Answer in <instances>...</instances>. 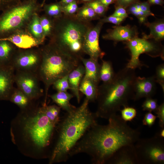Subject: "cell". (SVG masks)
<instances>
[{
  "label": "cell",
  "mask_w": 164,
  "mask_h": 164,
  "mask_svg": "<svg viewBox=\"0 0 164 164\" xmlns=\"http://www.w3.org/2000/svg\"><path fill=\"white\" fill-rule=\"evenodd\" d=\"M108 120L107 125L97 123L90 128L72 150L70 157L84 153L89 156L92 164H106L119 149L134 144L140 138L139 128L130 127L121 116L115 114Z\"/></svg>",
  "instance_id": "6da1fadb"
},
{
  "label": "cell",
  "mask_w": 164,
  "mask_h": 164,
  "mask_svg": "<svg viewBox=\"0 0 164 164\" xmlns=\"http://www.w3.org/2000/svg\"><path fill=\"white\" fill-rule=\"evenodd\" d=\"M21 110L11 124L12 141L23 155L36 159L49 158L56 128L43 106Z\"/></svg>",
  "instance_id": "7a4b0ae2"
},
{
  "label": "cell",
  "mask_w": 164,
  "mask_h": 164,
  "mask_svg": "<svg viewBox=\"0 0 164 164\" xmlns=\"http://www.w3.org/2000/svg\"><path fill=\"white\" fill-rule=\"evenodd\" d=\"M86 98L82 103L66 112L56 126L49 163L65 162L77 143L92 126L97 123L96 113L89 109Z\"/></svg>",
  "instance_id": "3957f363"
},
{
  "label": "cell",
  "mask_w": 164,
  "mask_h": 164,
  "mask_svg": "<svg viewBox=\"0 0 164 164\" xmlns=\"http://www.w3.org/2000/svg\"><path fill=\"white\" fill-rule=\"evenodd\" d=\"M136 77L135 70L126 67L115 73L111 81L98 86L95 112L98 118L108 120L121 107L128 106V101L133 99Z\"/></svg>",
  "instance_id": "277c9868"
},
{
  "label": "cell",
  "mask_w": 164,
  "mask_h": 164,
  "mask_svg": "<svg viewBox=\"0 0 164 164\" xmlns=\"http://www.w3.org/2000/svg\"><path fill=\"white\" fill-rule=\"evenodd\" d=\"M40 49L41 59L37 73L44 86L43 104H46L50 86L56 80L68 75L79 65L80 60L50 42Z\"/></svg>",
  "instance_id": "5b68a950"
},
{
  "label": "cell",
  "mask_w": 164,
  "mask_h": 164,
  "mask_svg": "<svg viewBox=\"0 0 164 164\" xmlns=\"http://www.w3.org/2000/svg\"><path fill=\"white\" fill-rule=\"evenodd\" d=\"M92 27L89 22L82 21L75 14H63L53 19V28L50 42L80 58L83 53L82 45L85 35Z\"/></svg>",
  "instance_id": "8992f818"
},
{
  "label": "cell",
  "mask_w": 164,
  "mask_h": 164,
  "mask_svg": "<svg viewBox=\"0 0 164 164\" xmlns=\"http://www.w3.org/2000/svg\"><path fill=\"white\" fill-rule=\"evenodd\" d=\"M41 8L38 0H22L3 11L0 14V39L26 29Z\"/></svg>",
  "instance_id": "52a82bcc"
},
{
  "label": "cell",
  "mask_w": 164,
  "mask_h": 164,
  "mask_svg": "<svg viewBox=\"0 0 164 164\" xmlns=\"http://www.w3.org/2000/svg\"><path fill=\"white\" fill-rule=\"evenodd\" d=\"M138 164H164V139L156 133L139 138L134 144Z\"/></svg>",
  "instance_id": "ba28073f"
},
{
  "label": "cell",
  "mask_w": 164,
  "mask_h": 164,
  "mask_svg": "<svg viewBox=\"0 0 164 164\" xmlns=\"http://www.w3.org/2000/svg\"><path fill=\"white\" fill-rule=\"evenodd\" d=\"M33 48L17 49L10 64L15 71L37 73L41 61V52L40 49Z\"/></svg>",
  "instance_id": "9c48e42d"
},
{
  "label": "cell",
  "mask_w": 164,
  "mask_h": 164,
  "mask_svg": "<svg viewBox=\"0 0 164 164\" xmlns=\"http://www.w3.org/2000/svg\"><path fill=\"white\" fill-rule=\"evenodd\" d=\"M38 74L30 72L16 71L15 83L17 88L32 101L39 98L43 94Z\"/></svg>",
  "instance_id": "30bf717a"
},
{
  "label": "cell",
  "mask_w": 164,
  "mask_h": 164,
  "mask_svg": "<svg viewBox=\"0 0 164 164\" xmlns=\"http://www.w3.org/2000/svg\"><path fill=\"white\" fill-rule=\"evenodd\" d=\"M127 45L131 52V57L126 67L134 70L137 68L140 69L144 65L139 59L141 54L152 53L157 50L154 44L144 38H134L128 41Z\"/></svg>",
  "instance_id": "8fae6325"
},
{
  "label": "cell",
  "mask_w": 164,
  "mask_h": 164,
  "mask_svg": "<svg viewBox=\"0 0 164 164\" xmlns=\"http://www.w3.org/2000/svg\"><path fill=\"white\" fill-rule=\"evenodd\" d=\"M100 21L94 27H91L86 33L82 45L84 53L88 55L90 58L98 60L102 59L105 55L100 47L99 38L103 24Z\"/></svg>",
  "instance_id": "7c38bea8"
},
{
  "label": "cell",
  "mask_w": 164,
  "mask_h": 164,
  "mask_svg": "<svg viewBox=\"0 0 164 164\" xmlns=\"http://www.w3.org/2000/svg\"><path fill=\"white\" fill-rule=\"evenodd\" d=\"M156 83L155 76L148 77H137L134 84L133 100L136 101L143 98L152 97L155 93Z\"/></svg>",
  "instance_id": "4fadbf2b"
},
{
  "label": "cell",
  "mask_w": 164,
  "mask_h": 164,
  "mask_svg": "<svg viewBox=\"0 0 164 164\" xmlns=\"http://www.w3.org/2000/svg\"><path fill=\"white\" fill-rule=\"evenodd\" d=\"M0 40L9 41L21 49L36 47L43 43L34 37L27 28L17 31L8 37L0 39Z\"/></svg>",
  "instance_id": "5bb4252c"
},
{
  "label": "cell",
  "mask_w": 164,
  "mask_h": 164,
  "mask_svg": "<svg viewBox=\"0 0 164 164\" xmlns=\"http://www.w3.org/2000/svg\"><path fill=\"white\" fill-rule=\"evenodd\" d=\"M15 70L10 65L0 66V100H9L13 90Z\"/></svg>",
  "instance_id": "9a60e30c"
},
{
  "label": "cell",
  "mask_w": 164,
  "mask_h": 164,
  "mask_svg": "<svg viewBox=\"0 0 164 164\" xmlns=\"http://www.w3.org/2000/svg\"><path fill=\"white\" fill-rule=\"evenodd\" d=\"M106 164H138L134 144L126 145L120 148Z\"/></svg>",
  "instance_id": "2e32d148"
},
{
  "label": "cell",
  "mask_w": 164,
  "mask_h": 164,
  "mask_svg": "<svg viewBox=\"0 0 164 164\" xmlns=\"http://www.w3.org/2000/svg\"><path fill=\"white\" fill-rule=\"evenodd\" d=\"M84 73L85 69L84 65L79 64L68 75V80L70 90L74 96L76 97L78 103H79L80 101L79 86L84 76Z\"/></svg>",
  "instance_id": "e0dca14e"
},
{
  "label": "cell",
  "mask_w": 164,
  "mask_h": 164,
  "mask_svg": "<svg viewBox=\"0 0 164 164\" xmlns=\"http://www.w3.org/2000/svg\"><path fill=\"white\" fill-rule=\"evenodd\" d=\"M135 30L128 26H117L104 35L106 39L116 41H129L136 37Z\"/></svg>",
  "instance_id": "ac0fdd59"
},
{
  "label": "cell",
  "mask_w": 164,
  "mask_h": 164,
  "mask_svg": "<svg viewBox=\"0 0 164 164\" xmlns=\"http://www.w3.org/2000/svg\"><path fill=\"white\" fill-rule=\"evenodd\" d=\"M84 65L85 73L84 77L89 78L98 85L100 81L99 72L100 64L98 60L91 58L85 59L80 56V58Z\"/></svg>",
  "instance_id": "d6986e66"
},
{
  "label": "cell",
  "mask_w": 164,
  "mask_h": 164,
  "mask_svg": "<svg viewBox=\"0 0 164 164\" xmlns=\"http://www.w3.org/2000/svg\"><path fill=\"white\" fill-rule=\"evenodd\" d=\"M17 48L9 41L0 40V66L10 65Z\"/></svg>",
  "instance_id": "ffe728a7"
},
{
  "label": "cell",
  "mask_w": 164,
  "mask_h": 164,
  "mask_svg": "<svg viewBox=\"0 0 164 164\" xmlns=\"http://www.w3.org/2000/svg\"><path fill=\"white\" fill-rule=\"evenodd\" d=\"M98 85L91 79L83 78L80 83L79 90L84 95L89 102L96 101L98 90Z\"/></svg>",
  "instance_id": "44dd1931"
},
{
  "label": "cell",
  "mask_w": 164,
  "mask_h": 164,
  "mask_svg": "<svg viewBox=\"0 0 164 164\" xmlns=\"http://www.w3.org/2000/svg\"><path fill=\"white\" fill-rule=\"evenodd\" d=\"M49 97L53 102L66 112L71 111L76 107L70 103V100L74 97L73 95L67 91L57 92Z\"/></svg>",
  "instance_id": "7402d4cb"
},
{
  "label": "cell",
  "mask_w": 164,
  "mask_h": 164,
  "mask_svg": "<svg viewBox=\"0 0 164 164\" xmlns=\"http://www.w3.org/2000/svg\"><path fill=\"white\" fill-rule=\"evenodd\" d=\"M9 100L17 105L21 110L26 109L32 104L33 101L17 88L14 87Z\"/></svg>",
  "instance_id": "603a6c76"
},
{
  "label": "cell",
  "mask_w": 164,
  "mask_h": 164,
  "mask_svg": "<svg viewBox=\"0 0 164 164\" xmlns=\"http://www.w3.org/2000/svg\"><path fill=\"white\" fill-rule=\"evenodd\" d=\"M30 34L35 38L44 42L45 39L37 13L34 14L26 28Z\"/></svg>",
  "instance_id": "cb8c5ba5"
},
{
  "label": "cell",
  "mask_w": 164,
  "mask_h": 164,
  "mask_svg": "<svg viewBox=\"0 0 164 164\" xmlns=\"http://www.w3.org/2000/svg\"><path fill=\"white\" fill-rule=\"evenodd\" d=\"M102 61V63L100 64L99 80L103 83H107L112 80L115 73L110 62L103 60Z\"/></svg>",
  "instance_id": "d4e9b609"
},
{
  "label": "cell",
  "mask_w": 164,
  "mask_h": 164,
  "mask_svg": "<svg viewBox=\"0 0 164 164\" xmlns=\"http://www.w3.org/2000/svg\"><path fill=\"white\" fill-rule=\"evenodd\" d=\"M43 107L45 114L49 121L56 126L60 119V108L57 105H47L46 104H43Z\"/></svg>",
  "instance_id": "484cf974"
},
{
  "label": "cell",
  "mask_w": 164,
  "mask_h": 164,
  "mask_svg": "<svg viewBox=\"0 0 164 164\" xmlns=\"http://www.w3.org/2000/svg\"><path fill=\"white\" fill-rule=\"evenodd\" d=\"M150 29V33L148 37L152 38L158 41L164 38V23L159 22L148 24Z\"/></svg>",
  "instance_id": "4316f807"
},
{
  "label": "cell",
  "mask_w": 164,
  "mask_h": 164,
  "mask_svg": "<svg viewBox=\"0 0 164 164\" xmlns=\"http://www.w3.org/2000/svg\"><path fill=\"white\" fill-rule=\"evenodd\" d=\"M75 15L82 21L89 22L97 18V15L91 7L86 5L78 9Z\"/></svg>",
  "instance_id": "83f0119b"
},
{
  "label": "cell",
  "mask_w": 164,
  "mask_h": 164,
  "mask_svg": "<svg viewBox=\"0 0 164 164\" xmlns=\"http://www.w3.org/2000/svg\"><path fill=\"white\" fill-rule=\"evenodd\" d=\"M46 15L53 19L58 18L63 14L62 6L61 3H54L44 6Z\"/></svg>",
  "instance_id": "f1b7e54d"
},
{
  "label": "cell",
  "mask_w": 164,
  "mask_h": 164,
  "mask_svg": "<svg viewBox=\"0 0 164 164\" xmlns=\"http://www.w3.org/2000/svg\"><path fill=\"white\" fill-rule=\"evenodd\" d=\"M40 21L45 37L49 36L53 28V19L46 15L40 17Z\"/></svg>",
  "instance_id": "f546056e"
},
{
  "label": "cell",
  "mask_w": 164,
  "mask_h": 164,
  "mask_svg": "<svg viewBox=\"0 0 164 164\" xmlns=\"http://www.w3.org/2000/svg\"><path fill=\"white\" fill-rule=\"evenodd\" d=\"M121 117L125 121H132L137 115V111L134 108L128 106L125 107L120 111Z\"/></svg>",
  "instance_id": "4dcf8cb0"
},
{
  "label": "cell",
  "mask_w": 164,
  "mask_h": 164,
  "mask_svg": "<svg viewBox=\"0 0 164 164\" xmlns=\"http://www.w3.org/2000/svg\"><path fill=\"white\" fill-rule=\"evenodd\" d=\"M68 75L56 80L53 84V88L57 92L67 91L70 90Z\"/></svg>",
  "instance_id": "1f68e13d"
},
{
  "label": "cell",
  "mask_w": 164,
  "mask_h": 164,
  "mask_svg": "<svg viewBox=\"0 0 164 164\" xmlns=\"http://www.w3.org/2000/svg\"><path fill=\"white\" fill-rule=\"evenodd\" d=\"M159 105L157 99L150 97L146 98L142 104V107L144 111L151 112L153 111L155 113Z\"/></svg>",
  "instance_id": "d6a6232c"
},
{
  "label": "cell",
  "mask_w": 164,
  "mask_h": 164,
  "mask_svg": "<svg viewBox=\"0 0 164 164\" xmlns=\"http://www.w3.org/2000/svg\"><path fill=\"white\" fill-rule=\"evenodd\" d=\"M86 5L91 7L97 15H104L106 10L107 7L103 5L99 0L91 1Z\"/></svg>",
  "instance_id": "836d02e7"
},
{
  "label": "cell",
  "mask_w": 164,
  "mask_h": 164,
  "mask_svg": "<svg viewBox=\"0 0 164 164\" xmlns=\"http://www.w3.org/2000/svg\"><path fill=\"white\" fill-rule=\"evenodd\" d=\"M156 82L160 84L163 90L164 89V64L162 63L159 65L156 69L155 76Z\"/></svg>",
  "instance_id": "e575fe53"
},
{
  "label": "cell",
  "mask_w": 164,
  "mask_h": 164,
  "mask_svg": "<svg viewBox=\"0 0 164 164\" xmlns=\"http://www.w3.org/2000/svg\"><path fill=\"white\" fill-rule=\"evenodd\" d=\"M78 9L77 5L75 1L66 5L62 6L63 13L66 15H74L77 13Z\"/></svg>",
  "instance_id": "d590c367"
},
{
  "label": "cell",
  "mask_w": 164,
  "mask_h": 164,
  "mask_svg": "<svg viewBox=\"0 0 164 164\" xmlns=\"http://www.w3.org/2000/svg\"><path fill=\"white\" fill-rule=\"evenodd\" d=\"M156 118V116L153 114L152 112L148 111L144 115L142 120V124L151 127L154 124Z\"/></svg>",
  "instance_id": "8d00e7d4"
},
{
  "label": "cell",
  "mask_w": 164,
  "mask_h": 164,
  "mask_svg": "<svg viewBox=\"0 0 164 164\" xmlns=\"http://www.w3.org/2000/svg\"><path fill=\"white\" fill-rule=\"evenodd\" d=\"M157 115V118L159 119V125L161 128H164V103H162L159 105L155 112Z\"/></svg>",
  "instance_id": "74e56055"
},
{
  "label": "cell",
  "mask_w": 164,
  "mask_h": 164,
  "mask_svg": "<svg viewBox=\"0 0 164 164\" xmlns=\"http://www.w3.org/2000/svg\"><path fill=\"white\" fill-rule=\"evenodd\" d=\"M22 0H0V14L7 8L18 3Z\"/></svg>",
  "instance_id": "f35d334b"
},
{
  "label": "cell",
  "mask_w": 164,
  "mask_h": 164,
  "mask_svg": "<svg viewBox=\"0 0 164 164\" xmlns=\"http://www.w3.org/2000/svg\"><path fill=\"white\" fill-rule=\"evenodd\" d=\"M134 5L137 9L145 12L149 15H154L151 12L149 4L147 2L137 3Z\"/></svg>",
  "instance_id": "ab89813d"
},
{
  "label": "cell",
  "mask_w": 164,
  "mask_h": 164,
  "mask_svg": "<svg viewBox=\"0 0 164 164\" xmlns=\"http://www.w3.org/2000/svg\"><path fill=\"white\" fill-rule=\"evenodd\" d=\"M124 19L111 15L101 19L100 21L103 22H109L118 25L122 22Z\"/></svg>",
  "instance_id": "60d3db41"
},
{
  "label": "cell",
  "mask_w": 164,
  "mask_h": 164,
  "mask_svg": "<svg viewBox=\"0 0 164 164\" xmlns=\"http://www.w3.org/2000/svg\"><path fill=\"white\" fill-rule=\"evenodd\" d=\"M111 15L124 19L128 17L126 10L124 7L121 6L117 7Z\"/></svg>",
  "instance_id": "b9f144b4"
},
{
  "label": "cell",
  "mask_w": 164,
  "mask_h": 164,
  "mask_svg": "<svg viewBox=\"0 0 164 164\" xmlns=\"http://www.w3.org/2000/svg\"><path fill=\"white\" fill-rule=\"evenodd\" d=\"M119 4L124 7H126L132 3L135 0H118Z\"/></svg>",
  "instance_id": "7bdbcfd3"
},
{
  "label": "cell",
  "mask_w": 164,
  "mask_h": 164,
  "mask_svg": "<svg viewBox=\"0 0 164 164\" xmlns=\"http://www.w3.org/2000/svg\"><path fill=\"white\" fill-rule=\"evenodd\" d=\"M104 5L107 7L110 4L112 3L114 0H99Z\"/></svg>",
  "instance_id": "ee69618b"
},
{
  "label": "cell",
  "mask_w": 164,
  "mask_h": 164,
  "mask_svg": "<svg viewBox=\"0 0 164 164\" xmlns=\"http://www.w3.org/2000/svg\"><path fill=\"white\" fill-rule=\"evenodd\" d=\"M149 2L152 4L161 5L162 4V0H148Z\"/></svg>",
  "instance_id": "f6af8a7d"
},
{
  "label": "cell",
  "mask_w": 164,
  "mask_h": 164,
  "mask_svg": "<svg viewBox=\"0 0 164 164\" xmlns=\"http://www.w3.org/2000/svg\"><path fill=\"white\" fill-rule=\"evenodd\" d=\"M75 1V0H62L61 4L62 6L66 5Z\"/></svg>",
  "instance_id": "bcb514c9"
},
{
  "label": "cell",
  "mask_w": 164,
  "mask_h": 164,
  "mask_svg": "<svg viewBox=\"0 0 164 164\" xmlns=\"http://www.w3.org/2000/svg\"><path fill=\"white\" fill-rule=\"evenodd\" d=\"M156 134L161 137L164 138V128H161L160 130Z\"/></svg>",
  "instance_id": "7dc6e473"
},
{
  "label": "cell",
  "mask_w": 164,
  "mask_h": 164,
  "mask_svg": "<svg viewBox=\"0 0 164 164\" xmlns=\"http://www.w3.org/2000/svg\"><path fill=\"white\" fill-rule=\"evenodd\" d=\"M46 0H43V2L41 4V7H42L44 6V3L45 2Z\"/></svg>",
  "instance_id": "c3c4849f"
},
{
  "label": "cell",
  "mask_w": 164,
  "mask_h": 164,
  "mask_svg": "<svg viewBox=\"0 0 164 164\" xmlns=\"http://www.w3.org/2000/svg\"><path fill=\"white\" fill-rule=\"evenodd\" d=\"M82 0L84 1L90 2L92 0Z\"/></svg>",
  "instance_id": "681fc988"
}]
</instances>
